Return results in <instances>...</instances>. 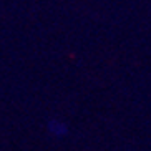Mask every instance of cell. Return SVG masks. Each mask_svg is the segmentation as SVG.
Returning a JSON list of instances; mask_svg holds the SVG:
<instances>
[{
	"label": "cell",
	"mask_w": 151,
	"mask_h": 151,
	"mask_svg": "<svg viewBox=\"0 0 151 151\" xmlns=\"http://www.w3.org/2000/svg\"><path fill=\"white\" fill-rule=\"evenodd\" d=\"M48 133L53 134V136H63L67 134V126L60 121H55V120H50L48 121Z\"/></svg>",
	"instance_id": "6da1fadb"
}]
</instances>
